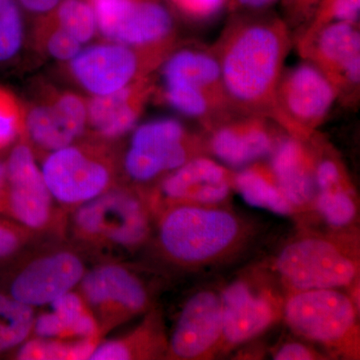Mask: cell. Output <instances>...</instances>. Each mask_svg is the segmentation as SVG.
<instances>
[{
  "label": "cell",
  "mask_w": 360,
  "mask_h": 360,
  "mask_svg": "<svg viewBox=\"0 0 360 360\" xmlns=\"http://www.w3.org/2000/svg\"><path fill=\"white\" fill-rule=\"evenodd\" d=\"M6 184L0 215L18 222L33 233L65 231L60 215L35 160L32 146L23 139L11 148L6 158Z\"/></svg>",
  "instance_id": "obj_6"
},
{
  "label": "cell",
  "mask_w": 360,
  "mask_h": 360,
  "mask_svg": "<svg viewBox=\"0 0 360 360\" xmlns=\"http://www.w3.org/2000/svg\"><path fill=\"white\" fill-rule=\"evenodd\" d=\"M34 309L0 290V355L13 352L32 335Z\"/></svg>",
  "instance_id": "obj_26"
},
{
  "label": "cell",
  "mask_w": 360,
  "mask_h": 360,
  "mask_svg": "<svg viewBox=\"0 0 360 360\" xmlns=\"http://www.w3.org/2000/svg\"><path fill=\"white\" fill-rule=\"evenodd\" d=\"M222 302L220 293L201 290L194 293L182 307L168 338L167 359H212L221 350Z\"/></svg>",
  "instance_id": "obj_16"
},
{
  "label": "cell",
  "mask_w": 360,
  "mask_h": 360,
  "mask_svg": "<svg viewBox=\"0 0 360 360\" xmlns=\"http://www.w3.org/2000/svg\"><path fill=\"white\" fill-rule=\"evenodd\" d=\"M359 9L360 0H321L319 21L322 25L331 21L356 22Z\"/></svg>",
  "instance_id": "obj_34"
},
{
  "label": "cell",
  "mask_w": 360,
  "mask_h": 360,
  "mask_svg": "<svg viewBox=\"0 0 360 360\" xmlns=\"http://www.w3.org/2000/svg\"><path fill=\"white\" fill-rule=\"evenodd\" d=\"M6 184V158H0V202L4 198Z\"/></svg>",
  "instance_id": "obj_39"
},
{
  "label": "cell",
  "mask_w": 360,
  "mask_h": 360,
  "mask_svg": "<svg viewBox=\"0 0 360 360\" xmlns=\"http://www.w3.org/2000/svg\"><path fill=\"white\" fill-rule=\"evenodd\" d=\"M108 41L167 56L172 44V14L160 0H120L94 13Z\"/></svg>",
  "instance_id": "obj_13"
},
{
  "label": "cell",
  "mask_w": 360,
  "mask_h": 360,
  "mask_svg": "<svg viewBox=\"0 0 360 360\" xmlns=\"http://www.w3.org/2000/svg\"><path fill=\"white\" fill-rule=\"evenodd\" d=\"M198 144L172 118L144 123L132 134L122 156V174L139 187L155 181L198 156Z\"/></svg>",
  "instance_id": "obj_10"
},
{
  "label": "cell",
  "mask_w": 360,
  "mask_h": 360,
  "mask_svg": "<svg viewBox=\"0 0 360 360\" xmlns=\"http://www.w3.org/2000/svg\"><path fill=\"white\" fill-rule=\"evenodd\" d=\"M25 42V22L18 0H0V68L18 58Z\"/></svg>",
  "instance_id": "obj_29"
},
{
  "label": "cell",
  "mask_w": 360,
  "mask_h": 360,
  "mask_svg": "<svg viewBox=\"0 0 360 360\" xmlns=\"http://www.w3.org/2000/svg\"><path fill=\"white\" fill-rule=\"evenodd\" d=\"M35 49L49 58L70 61L82 51V45L52 18L51 13L40 15L33 27Z\"/></svg>",
  "instance_id": "obj_28"
},
{
  "label": "cell",
  "mask_w": 360,
  "mask_h": 360,
  "mask_svg": "<svg viewBox=\"0 0 360 360\" xmlns=\"http://www.w3.org/2000/svg\"><path fill=\"white\" fill-rule=\"evenodd\" d=\"M277 0H227L233 7L245 9H262L270 6Z\"/></svg>",
  "instance_id": "obj_38"
},
{
  "label": "cell",
  "mask_w": 360,
  "mask_h": 360,
  "mask_svg": "<svg viewBox=\"0 0 360 360\" xmlns=\"http://www.w3.org/2000/svg\"><path fill=\"white\" fill-rule=\"evenodd\" d=\"M101 340L99 338H40L30 336L13 350L18 360L89 359Z\"/></svg>",
  "instance_id": "obj_25"
},
{
  "label": "cell",
  "mask_w": 360,
  "mask_h": 360,
  "mask_svg": "<svg viewBox=\"0 0 360 360\" xmlns=\"http://www.w3.org/2000/svg\"><path fill=\"white\" fill-rule=\"evenodd\" d=\"M86 270L82 253L75 248H51L15 267L4 291L32 309L46 307L77 290Z\"/></svg>",
  "instance_id": "obj_12"
},
{
  "label": "cell",
  "mask_w": 360,
  "mask_h": 360,
  "mask_svg": "<svg viewBox=\"0 0 360 360\" xmlns=\"http://www.w3.org/2000/svg\"><path fill=\"white\" fill-rule=\"evenodd\" d=\"M291 6L296 7V8H305L309 7L312 4H314L316 0H290Z\"/></svg>",
  "instance_id": "obj_40"
},
{
  "label": "cell",
  "mask_w": 360,
  "mask_h": 360,
  "mask_svg": "<svg viewBox=\"0 0 360 360\" xmlns=\"http://www.w3.org/2000/svg\"><path fill=\"white\" fill-rule=\"evenodd\" d=\"M63 0H18L21 9L37 14L51 13Z\"/></svg>",
  "instance_id": "obj_37"
},
{
  "label": "cell",
  "mask_w": 360,
  "mask_h": 360,
  "mask_svg": "<svg viewBox=\"0 0 360 360\" xmlns=\"http://www.w3.org/2000/svg\"><path fill=\"white\" fill-rule=\"evenodd\" d=\"M276 270L293 291L338 290L354 283L359 262L333 239L307 236L281 250Z\"/></svg>",
  "instance_id": "obj_8"
},
{
  "label": "cell",
  "mask_w": 360,
  "mask_h": 360,
  "mask_svg": "<svg viewBox=\"0 0 360 360\" xmlns=\"http://www.w3.org/2000/svg\"><path fill=\"white\" fill-rule=\"evenodd\" d=\"M338 89L317 66L300 65L281 75L274 115L292 129L316 127L328 115Z\"/></svg>",
  "instance_id": "obj_15"
},
{
  "label": "cell",
  "mask_w": 360,
  "mask_h": 360,
  "mask_svg": "<svg viewBox=\"0 0 360 360\" xmlns=\"http://www.w3.org/2000/svg\"><path fill=\"white\" fill-rule=\"evenodd\" d=\"M181 13L194 18H206L219 13L227 0H172Z\"/></svg>",
  "instance_id": "obj_35"
},
{
  "label": "cell",
  "mask_w": 360,
  "mask_h": 360,
  "mask_svg": "<svg viewBox=\"0 0 360 360\" xmlns=\"http://www.w3.org/2000/svg\"><path fill=\"white\" fill-rule=\"evenodd\" d=\"M233 187L248 205L283 215L293 212L292 205L277 186L270 167L255 165L245 168L233 175Z\"/></svg>",
  "instance_id": "obj_24"
},
{
  "label": "cell",
  "mask_w": 360,
  "mask_h": 360,
  "mask_svg": "<svg viewBox=\"0 0 360 360\" xmlns=\"http://www.w3.org/2000/svg\"><path fill=\"white\" fill-rule=\"evenodd\" d=\"M49 305L60 321L65 338H103L96 317L77 290L61 295Z\"/></svg>",
  "instance_id": "obj_27"
},
{
  "label": "cell",
  "mask_w": 360,
  "mask_h": 360,
  "mask_svg": "<svg viewBox=\"0 0 360 360\" xmlns=\"http://www.w3.org/2000/svg\"><path fill=\"white\" fill-rule=\"evenodd\" d=\"M77 290L103 336L153 309L146 281L129 265L115 260L87 269Z\"/></svg>",
  "instance_id": "obj_7"
},
{
  "label": "cell",
  "mask_w": 360,
  "mask_h": 360,
  "mask_svg": "<svg viewBox=\"0 0 360 360\" xmlns=\"http://www.w3.org/2000/svg\"><path fill=\"white\" fill-rule=\"evenodd\" d=\"M120 161L115 143L84 136L45 155L41 172L53 200L68 212L122 182Z\"/></svg>",
  "instance_id": "obj_4"
},
{
  "label": "cell",
  "mask_w": 360,
  "mask_h": 360,
  "mask_svg": "<svg viewBox=\"0 0 360 360\" xmlns=\"http://www.w3.org/2000/svg\"><path fill=\"white\" fill-rule=\"evenodd\" d=\"M356 22L331 21L321 26L312 52L319 68L340 86H355L360 77V35Z\"/></svg>",
  "instance_id": "obj_19"
},
{
  "label": "cell",
  "mask_w": 360,
  "mask_h": 360,
  "mask_svg": "<svg viewBox=\"0 0 360 360\" xmlns=\"http://www.w3.org/2000/svg\"><path fill=\"white\" fill-rule=\"evenodd\" d=\"M155 217L160 255L180 269L219 264L238 252L250 236L245 220L219 205H170Z\"/></svg>",
  "instance_id": "obj_2"
},
{
  "label": "cell",
  "mask_w": 360,
  "mask_h": 360,
  "mask_svg": "<svg viewBox=\"0 0 360 360\" xmlns=\"http://www.w3.org/2000/svg\"><path fill=\"white\" fill-rule=\"evenodd\" d=\"M288 328L305 340L356 355L359 331L355 303L336 288L295 291L283 303Z\"/></svg>",
  "instance_id": "obj_5"
},
{
  "label": "cell",
  "mask_w": 360,
  "mask_h": 360,
  "mask_svg": "<svg viewBox=\"0 0 360 360\" xmlns=\"http://www.w3.org/2000/svg\"><path fill=\"white\" fill-rule=\"evenodd\" d=\"M35 236L18 222L0 217V264L18 257Z\"/></svg>",
  "instance_id": "obj_33"
},
{
  "label": "cell",
  "mask_w": 360,
  "mask_h": 360,
  "mask_svg": "<svg viewBox=\"0 0 360 360\" xmlns=\"http://www.w3.org/2000/svg\"><path fill=\"white\" fill-rule=\"evenodd\" d=\"M276 142L266 123L258 118L229 122L213 131V155L232 167H243L271 153Z\"/></svg>",
  "instance_id": "obj_22"
},
{
  "label": "cell",
  "mask_w": 360,
  "mask_h": 360,
  "mask_svg": "<svg viewBox=\"0 0 360 360\" xmlns=\"http://www.w3.org/2000/svg\"><path fill=\"white\" fill-rule=\"evenodd\" d=\"M221 350L231 349L262 335L283 316V304L245 281L229 284L221 293Z\"/></svg>",
  "instance_id": "obj_17"
},
{
  "label": "cell",
  "mask_w": 360,
  "mask_h": 360,
  "mask_svg": "<svg viewBox=\"0 0 360 360\" xmlns=\"http://www.w3.org/2000/svg\"><path fill=\"white\" fill-rule=\"evenodd\" d=\"M153 92L148 77L87 101L86 136L115 143L134 129Z\"/></svg>",
  "instance_id": "obj_18"
},
{
  "label": "cell",
  "mask_w": 360,
  "mask_h": 360,
  "mask_svg": "<svg viewBox=\"0 0 360 360\" xmlns=\"http://www.w3.org/2000/svg\"><path fill=\"white\" fill-rule=\"evenodd\" d=\"M22 131V101L13 91L0 84V151L11 148Z\"/></svg>",
  "instance_id": "obj_32"
},
{
  "label": "cell",
  "mask_w": 360,
  "mask_h": 360,
  "mask_svg": "<svg viewBox=\"0 0 360 360\" xmlns=\"http://www.w3.org/2000/svg\"><path fill=\"white\" fill-rule=\"evenodd\" d=\"M23 103L25 139L44 156L79 141L86 134L87 101L70 90L42 85Z\"/></svg>",
  "instance_id": "obj_9"
},
{
  "label": "cell",
  "mask_w": 360,
  "mask_h": 360,
  "mask_svg": "<svg viewBox=\"0 0 360 360\" xmlns=\"http://www.w3.org/2000/svg\"><path fill=\"white\" fill-rule=\"evenodd\" d=\"M323 354H319L314 348L302 342L283 343L274 354L276 360H312L323 359Z\"/></svg>",
  "instance_id": "obj_36"
},
{
  "label": "cell",
  "mask_w": 360,
  "mask_h": 360,
  "mask_svg": "<svg viewBox=\"0 0 360 360\" xmlns=\"http://www.w3.org/2000/svg\"><path fill=\"white\" fill-rule=\"evenodd\" d=\"M65 231L79 250L115 258L134 252L150 236L153 213L141 187L120 182L68 210Z\"/></svg>",
  "instance_id": "obj_3"
},
{
  "label": "cell",
  "mask_w": 360,
  "mask_h": 360,
  "mask_svg": "<svg viewBox=\"0 0 360 360\" xmlns=\"http://www.w3.org/2000/svg\"><path fill=\"white\" fill-rule=\"evenodd\" d=\"M167 56L117 42L90 45L68 61L70 77L92 96H106L142 77Z\"/></svg>",
  "instance_id": "obj_11"
},
{
  "label": "cell",
  "mask_w": 360,
  "mask_h": 360,
  "mask_svg": "<svg viewBox=\"0 0 360 360\" xmlns=\"http://www.w3.org/2000/svg\"><path fill=\"white\" fill-rule=\"evenodd\" d=\"M165 87H176L200 92L210 97L220 108L229 103L219 60L212 54L184 49L167 59L162 68Z\"/></svg>",
  "instance_id": "obj_21"
},
{
  "label": "cell",
  "mask_w": 360,
  "mask_h": 360,
  "mask_svg": "<svg viewBox=\"0 0 360 360\" xmlns=\"http://www.w3.org/2000/svg\"><path fill=\"white\" fill-rule=\"evenodd\" d=\"M233 187V175L210 158L195 156L146 193L153 217L174 205H219Z\"/></svg>",
  "instance_id": "obj_14"
},
{
  "label": "cell",
  "mask_w": 360,
  "mask_h": 360,
  "mask_svg": "<svg viewBox=\"0 0 360 360\" xmlns=\"http://www.w3.org/2000/svg\"><path fill=\"white\" fill-rule=\"evenodd\" d=\"M314 203L317 212L331 226H347L356 217V202L348 182L317 191Z\"/></svg>",
  "instance_id": "obj_31"
},
{
  "label": "cell",
  "mask_w": 360,
  "mask_h": 360,
  "mask_svg": "<svg viewBox=\"0 0 360 360\" xmlns=\"http://www.w3.org/2000/svg\"><path fill=\"white\" fill-rule=\"evenodd\" d=\"M288 46L285 25L277 18H245L232 25L217 58L229 103L248 112L274 115Z\"/></svg>",
  "instance_id": "obj_1"
},
{
  "label": "cell",
  "mask_w": 360,
  "mask_h": 360,
  "mask_svg": "<svg viewBox=\"0 0 360 360\" xmlns=\"http://www.w3.org/2000/svg\"><path fill=\"white\" fill-rule=\"evenodd\" d=\"M271 153L270 169L288 202L293 208L310 205L316 195V162L309 149L291 137L277 142Z\"/></svg>",
  "instance_id": "obj_20"
},
{
  "label": "cell",
  "mask_w": 360,
  "mask_h": 360,
  "mask_svg": "<svg viewBox=\"0 0 360 360\" xmlns=\"http://www.w3.org/2000/svg\"><path fill=\"white\" fill-rule=\"evenodd\" d=\"M168 338L162 314L149 309L141 323L127 335L99 342L89 360H143L167 359Z\"/></svg>",
  "instance_id": "obj_23"
},
{
  "label": "cell",
  "mask_w": 360,
  "mask_h": 360,
  "mask_svg": "<svg viewBox=\"0 0 360 360\" xmlns=\"http://www.w3.org/2000/svg\"><path fill=\"white\" fill-rule=\"evenodd\" d=\"M49 13L80 44L94 39L98 30L94 9L84 0H63Z\"/></svg>",
  "instance_id": "obj_30"
}]
</instances>
